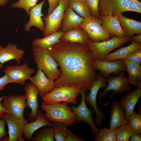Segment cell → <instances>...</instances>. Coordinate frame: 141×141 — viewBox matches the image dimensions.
Returning <instances> with one entry per match:
<instances>
[{"mask_svg": "<svg viewBox=\"0 0 141 141\" xmlns=\"http://www.w3.org/2000/svg\"><path fill=\"white\" fill-rule=\"evenodd\" d=\"M47 50L61 67V75L54 81L55 87L68 85L89 90L98 74L87 44L60 40Z\"/></svg>", "mask_w": 141, "mask_h": 141, "instance_id": "cell-1", "label": "cell"}, {"mask_svg": "<svg viewBox=\"0 0 141 141\" xmlns=\"http://www.w3.org/2000/svg\"><path fill=\"white\" fill-rule=\"evenodd\" d=\"M68 103L63 102L47 104L43 102L41 107L45 112V116L50 121L59 122L70 126L77 121L76 114L68 107Z\"/></svg>", "mask_w": 141, "mask_h": 141, "instance_id": "cell-2", "label": "cell"}, {"mask_svg": "<svg viewBox=\"0 0 141 141\" xmlns=\"http://www.w3.org/2000/svg\"><path fill=\"white\" fill-rule=\"evenodd\" d=\"M32 50L37 69L43 71L48 78L51 80H54L60 77L61 72L57 69L59 65L47 50L33 45Z\"/></svg>", "mask_w": 141, "mask_h": 141, "instance_id": "cell-3", "label": "cell"}, {"mask_svg": "<svg viewBox=\"0 0 141 141\" xmlns=\"http://www.w3.org/2000/svg\"><path fill=\"white\" fill-rule=\"evenodd\" d=\"M131 41V37L126 36L120 38L113 36L108 40L99 42H94L90 38L87 45L94 59L103 60L105 56L110 51Z\"/></svg>", "mask_w": 141, "mask_h": 141, "instance_id": "cell-4", "label": "cell"}, {"mask_svg": "<svg viewBox=\"0 0 141 141\" xmlns=\"http://www.w3.org/2000/svg\"><path fill=\"white\" fill-rule=\"evenodd\" d=\"M81 88L68 85L55 87L51 92L42 97L43 102L51 104L61 102L76 104V98L80 94Z\"/></svg>", "mask_w": 141, "mask_h": 141, "instance_id": "cell-5", "label": "cell"}, {"mask_svg": "<svg viewBox=\"0 0 141 141\" xmlns=\"http://www.w3.org/2000/svg\"><path fill=\"white\" fill-rule=\"evenodd\" d=\"M69 7V0H60L55 9L43 17V20L45 22L43 31L44 37L60 30L64 12Z\"/></svg>", "mask_w": 141, "mask_h": 141, "instance_id": "cell-6", "label": "cell"}, {"mask_svg": "<svg viewBox=\"0 0 141 141\" xmlns=\"http://www.w3.org/2000/svg\"><path fill=\"white\" fill-rule=\"evenodd\" d=\"M80 27L87 33L93 41L99 42L110 39L112 36L102 26L100 18L91 16L84 18Z\"/></svg>", "mask_w": 141, "mask_h": 141, "instance_id": "cell-7", "label": "cell"}, {"mask_svg": "<svg viewBox=\"0 0 141 141\" xmlns=\"http://www.w3.org/2000/svg\"><path fill=\"white\" fill-rule=\"evenodd\" d=\"M106 79L100 72L98 74L97 79L93 83L89 90V94L85 96V101L92 107L96 113V118L94 123L100 128L102 127L101 122L104 119V115L100 107L98 108L96 102V97L99 90L102 88H105L107 84Z\"/></svg>", "mask_w": 141, "mask_h": 141, "instance_id": "cell-8", "label": "cell"}, {"mask_svg": "<svg viewBox=\"0 0 141 141\" xmlns=\"http://www.w3.org/2000/svg\"><path fill=\"white\" fill-rule=\"evenodd\" d=\"M118 76L113 75L109 76L106 79L108 83L106 87L102 92H100L99 99L100 100L105 95L107 92L110 91H113L111 94L109 95V99L105 104L107 105L115 93L121 94L126 92L127 93L131 90V84L128 78L125 75L124 72H120Z\"/></svg>", "mask_w": 141, "mask_h": 141, "instance_id": "cell-9", "label": "cell"}, {"mask_svg": "<svg viewBox=\"0 0 141 141\" xmlns=\"http://www.w3.org/2000/svg\"><path fill=\"white\" fill-rule=\"evenodd\" d=\"M87 90L85 88L81 89L80 92L81 98V103L77 107L72 106L70 108L75 113L77 122L87 123L90 126L92 134L95 136L99 130L94 123L92 119V111L88 108L86 104L85 93Z\"/></svg>", "mask_w": 141, "mask_h": 141, "instance_id": "cell-10", "label": "cell"}, {"mask_svg": "<svg viewBox=\"0 0 141 141\" xmlns=\"http://www.w3.org/2000/svg\"><path fill=\"white\" fill-rule=\"evenodd\" d=\"M2 106L13 117L23 119L25 109L27 107L25 95H11L3 100Z\"/></svg>", "mask_w": 141, "mask_h": 141, "instance_id": "cell-11", "label": "cell"}, {"mask_svg": "<svg viewBox=\"0 0 141 141\" xmlns=\"http://www.w3.org/2000/svg\"><path fill=\"white\" fill-rule=\"evenodd\" d=\"M93 67L100 72L105 79L111 74L119 75L122 72H126V66L124 60L118 59L109 61L94 59Z\"/></svg>", "mask_w": 141, "mask_h": 141, "instance_id": "cell-12", "label": "cell"}, {"mask_svg": "<svg viewBox=\"0 0 141 141\" xmlns=\"http://www.w3.org/2000/svg\"><path fill=\"white\" fill-rule=\"evenodd\" d=\"M35 71L25 62L21 65L8 66L3 72L8 76L10 83H14L24 85L25 81L29 80L31 76Z\"/></svg>", "mask_w": 141, "mask_h": 141, "instance_id": "cell-13", "label": "cell"}, {"mask_svg": "<svg viewBox=\"0 0 141 141\" xmlns=\"http://www.w3.org/2000/svg\"><path fill=\"white\" fill-rule=\"evenodd\" d=\"M2 118L5 120L8 127V141H25L23 136L24 128L29 121L25 119H20L14 118L8 113L4 114Z\"/></svg>", "mask_w": 141, "mask_h": 141, "instance_id": "cell-14", "label": "cell"}, {"mask_svg": "<svg viewBox=\"0 0 141 141\" xmlns=\"http://www.w3.org/2000/svg\"><path fill=\"white\" fill-rule=\"evenodd\" d=\"M131 0H99L98 10L101 16H115L125 12Z\"/></svg>", "mask_w": 141, "mask_h": 141, "instance_id": "cell-15", "label": "cell"}, {"mask_svg": "<svg viewBox=\"0 0 141 141\" xmlns=\"http://www.w3.org/2000/svg\"><path fill=\"white\" fill-rule=\"evenodd\" d=\"M24 89L27 107L31 110V112L27 115L28 117V119L31 122L37 119L38 115L39 105L37 95H39V92L36 87L31 82L27 83Z\"/></svg>", "mask_w": 141, "mask_h": 141, "instance_id": "cell-16", "label": "cell"}, {"mask_svg": "<svg viewBox=\"0 0 141 141\" xmlns=\"http://www.w3.org/2000/svg\"><path fill=\"white\" fill-rule=\"evenodd\" d=\"M25 54V51L18 49L16 44L9 43L5 48L0 45V68L4 63L11 60H15L19 64Z\"/></svg>", "mask_w": 141, "mask_h": 141, "instance_id": "cell-17", "label": "cell"}, {"mask_svg": "<svg viewBox=\"0 0 141 141\" xmlns=\"http://www.w3.org/2000/svg\"><path fill=\"white\" fill-rule=\"evenodd\" d=\"M29 80L37 88L39 95L42 98L45 95L51 91L55 87L54 80L49 79L40 69H37L36 75L31 77Z\"/></svg>", "mask_w": 141, "mask_h": 141, "instance_id": "cell-18", "label": "cell"}, {"mask_svg": "<svg viewBox=\"0 0 141 141\" xmlns=\"http://www.w3.org/2000/svg\"><path fill=\"white\" fill-rule=\"evenodd\" d=\"M110 113L109 128L115 130L120 126L128 124L124 109L119 101L116 100L112 102Z\"/></svg>", "mask_w": 141, "mask_h": 141, "instance_id": "cell-19", "label": "cell"}, {"mask_svg": "<svg viewBox=\"0 0 141 141\" xmlns=\"http://www.w3.org/2000/svg\"><path fill=\"white\" fill-rule=\"evenodd\" d=\"M141 97V84L138 86L134 91H131L123 96L119 101L122 104L125 109L126 120L133 113L137 103Z\"/></svg>", "mask_w": 141, "mask_h": 141, "instance_id": "cell-20", "label": "cell"}, {"mask_svg": "<svg viewBox=\"0 0 141 141\" xmlns=\"http://www.w3.org/2000/svg\"><path fill=\"white\" fill-rule=\"evenodd\" d=\"M103 27L112 36L123 38L126 36L122 30L119 22L118 15L101 16Z\"/></svg>", "mask_w": 141, "mask_h": 141, "instance_id": "cell-21", "label": "cell"}, {"mask_svg": "<svg viewBox=\"0 0 141 141\" xmlns=\"http://www.w3.org/2000/svg\"><path fill=\"white\" fill-rule=\"evenodd\" d=\"M52 125V123L45 116L42 111L38 110L37 119L25 125L23 137L27 141H31L33 133L36 130L44 126L51 127Z\"/></svg>", "mask_w": 141, "mask_h": 141, "instance_id": "cell-22", "label": "cell"}, {"mask_svg": "<svg viewBox=\"0 0 141 141\" xmlns=\"http://www.w3.org/2000/svg\"><path fill=\"white\" fill-rule=\"evenodd\" d=\"M45 1L43 0L40 3L36 4L30 9L29 21L24 26L26 31H29L32 26H36L41 31H44L45 25L42 18L44 14L42 13V10Z\"/></svg>", "mask_w": 141, "mask_h": 141, "instance_id": "cell-23", "label": "cell"}, {"mask_svg": "<svg viewBox=\"0 0 141 141\" xmlns=\"http://www.w3.org/2000/svg\"><path fill=\"white\" fill-rule=\"evenodd\" d=\"M84 19L76 14L69 7L64 12L60 30L66 32L71 29L80 27Z\"/></svg>", "mask_w": 141, "mask_h": 141, "instance_id": "cell-24", "label": "cell"}, {"mask_svg": "<svg viewBox=\"0 0 141 141\" xmlns=\"http://www.w3.org/2000/svg\"><path fill=\"white\" fill-rule=\"evenodd\" d=\"M89 39L87 33L79 27L65 32L60 40L65 42L87 44Z\"/></svg>", "mask_w": 141, "mask_h": 141, "instance_id": "cell-25", "label": "cell"}, {"mask_svg": "<svg viewBox=\"0 0 141 141\" xmlns=\"http://www.w3.org/2000/svg\"><path fill=\"white\" fill-rule=\"evenodd\" d=\"M121 27L126 36L141 34V22L128 18L121 14L118 15Z\"/></svg>", "mask_w": 141, "mask_h": 141, "instance_id": "cell-26", "label": "cell"}, {"mask_svg": "<svg viewBox=\"0 0 141 141\" xmlns=\"http://www.w3.org/2000/svg\"><path fill=\"white\" fill-rule=\"evenodd\" d=\"M65 32L61 30L42 38H37L33 40L32 45L40 48L48 50L60 41V38Z\"/></svg>", "mask_w": 141, "mask_h": 141, "instance_id": "cell-27", "label": "cell"}, {"mask_svg": "<svg viewBox=\"0 0 141 141\" xmlns=\"http://www.w3.org/2000/svg\"><path fill=\"white\" fill-rule=\"evenodd\" d=\"M127 72L129 82L135 86L141 84V66L140 64L133 62L125 59Z\"/></svg>", "mask_w": 141, "mask_h": 141, "instance_id": "cell-28", "label": "cell"}, {"mask_svg": "<svg viewBox=\"0 0 141 141\" xmlns=\"http://www.w3.org/2000/svg\"><path fill=\"white\" fill-rule=\"evenodd\" d=\"M128 46L121 48L115 52L108 53L104 57L103 60L110 61L118 59H125L126 56L131 51L137 48H141V43L132 41Z\"/></svg>", "mask_w": 141, "mask_h": 141, "instance_id": "cell-29", "label": "cell"}, {"mask_svg": "<svg viewBox=\"0 0 141 141\" xmlns=\"http://www.w3.org/2000/svg\"><path fill=\"white\" fill-rule=\"evenodd\" d=\"M69 7L80 16L84 18L92 16L85 1L69 0Z\"/></svg>", "mask_w": 141, "mask_h": 141, "instance_id": "cell-30", "label": "cell"}, {"mask_svg": "<svg viewBox=\"0 0 141 141\" xmlns=\"http://www.w3.org/2000/svg\"><path fill=\"white\" fill-rule=\"evenodd\" d=\"M67 127L66 125L63 123L54 121L51 127L56 141H65Z\"/></svg>", "mask_w": 141, "mask_h": 141, "instance_id": "cell-31", "label": "cell"}, {"mask_svg": "<svg viewBox=\"0 0 141 141\" xmlns=\"http://www.w3.org/2000/svg\"><path fill=\"white\" fill-rule=\"evenodd\" d=\"M95 141H116L115 130L105 127L101 129L96 135Z\"/></svg>", "mask_w": 141, "mask_h": 141, "instance_id": "cell-32", "label": "cell"}, {"mask_svg": "<svg viewBox=\"0 0 141 141\" xmlns=\"http://www.w3.org/2000/svg\"><path fill=\"white\" fill-rule=\"evenodd\" d=\"M54 137L51 127H43L40 129L34 137L32 141H54Z\"/></svg>", "mask_w": 141, "mask_h": 141, "instance_id": "cell-33", "label": "cell"}, {"mask_svg": "<svg viewBox=\"0 0 141 141\" xmlns=\"http://www.w3.org/2000/svg\"><path fill=\"white\" fill-rule=\"evenodd\" d=\"M115 130L116 133V141H129L134 133L128 124L120 126Z\"/></svg>", "mask_w": 141, "mask_h": 141, "instance_id": "cell-34", "label": "cell"}, {"mask_svg": "<svg viewBox=\"0 0 141 141\" xmlns=\"http://www.w3.org/2000/svg\"><path fill=\"white\" fill-rule=\"evenodd\" d=\"M128 124L134 133H141V113L134 111L127 119Z\"/></svg>", "mask_w": 141, "mask_h": 141, "instance_id": "cell-35", "label": "cell"}, {"mask_svg": "<svg viewBox=\"0 0 141 141\" xmlns=\"http://www.w3.org/2000/svg\"><path fill=\"white\" fill-rule=\"evenodd\" d=\"M38 0H19L13 3L11 6L13 8H19L24 9L27 14L29 15L30 10L31 8L36 4Z\"/></svg>", "mask_w": 141, "mask_h": 141, "instance_id": "cell-36", "label": "cell"}, {"mask_svg": "<svg viewBox=\"0 0 141 141\" xmlns=\"http://www.w3.org/2000/svg\"><path fill=\"white\" fill-rule=\"evenodd\" d=\"M92 16L99 18L100 16L98 10L99 0H85Z\"/></svg>", "mask_w": 141, "mask_h": 141, "instance_id": "cell-37", "label": "cell"}, {"mask_svg": "<svg viewBox=\"0 0 141 141\" xmlns=\"http://www.w3.org/2000/svg\"><path fill=\"white\" fill-rule=\"evenodd\" d=\"M125 58L133 62L140 64L141 62V48H137L131 51L126 56Z\"/></svg>", "mask_w": 141, "mask_h": 141, "instance_id": "cell-38", "label": "cell"}, {"mask_svg": "<svg viewBox=\"0 0 141 141\" xmlns=\"http://www.w3.org/2000/svg\"><path fill=\"white\" fill-rule=\"evenodd\" d=\"M132 11L141 13V3L138 0H131L125 12Z\"/></svg>", "mask_w": 141, "mask_h": 141, "instance_id": "cell-39", "label": "cell"}, {"mask_svg": "<svg viewBox=\"0 0 141 141\" xmlns=\"http://www.w3.org/2000/svg\"><path fill=\"white\" fill-rule=\"evenodd\" d=\"M6 122L2 118L0 119V141H8L9 136H7L5 130Z\"/></svg>", "mask_w": 141, "mask_h": 141, "instance_id": "cell-40", "label": "cell"}, {"mask_svg": "<svg viewBox=\"0 0 141 141\" xmlns=\"http://www.w3.org/2000/svg\"><path fill=\"white\" fill-rule=\"evenodd\" d=\"M86 140L74 134L69 128H67L65 141H85Z\"/></svg>", "mask_w": 141, "mask_h": 141, "instance_id": "cell-41", "label": "cell"}, {"mask_svg": "<svg viewBox=\"0 0 141 141\" xmlns=\"http://www.w3.org/2000/svg\"><path fill=\"white\" fill-rule=\"evenodd\" d=\"M10 83V79L6 74L2 77L0 78V91H3L6 85Z\"/></svg>", "mask_w": 141, "mask_h": 141, "instance_id": "cell-42", "label": "cell"}, {"mask_svg": "<svg viewBox=\"0 0 141 141\" xmlns=\"http://www.w3.org/2000/svg\"><path fill=\"white\" fill-rule=\"evenodd\" d=\"M60 0H48L49 7L48 9L47 14L51 13L57 7L58 5Z\"/></svg>", "mask_w": 141, "mask_h": 141, "instance_id": "cell-43", "label": "cell"}, {"mask_svg": "<svg viewBox=\"0 0 141 141\" xmlns=\"http://www.w3.org/2000/svg\"><path fill=\"white\" fill-rule=\"evenodd\" d=\"M4 96L0 97V119L2 118L3 114L5 113H8V111L2 106L1 102L6 96Z\"/></svg>", "mask_w": 141, "mask_h": 141, "instance_id": "cell-44", "label": "cell"}, {"mask_svg": "<svg viewBox=\"0 0 141 141\" xmlns=\"http://www.w3.org/2000/svg\"><path fill=\"white\" fill-rule=\"evenodd\" d=\"M130 141H141V135L133 133L131 136Z\"/></svg>", "mask_w": 141, "mask_h": 141, "instance_id": "cell-45", "label": "cell"}, {"mask_svg": "<svg viewBox=\"0 0 141 141\" xmlns=\"http://www.w3.org/2000/svg\"><path fill=\"white\" fill-rule=\"evenodd\" d=\"M131 40L141 43V34H137L136 36H133L131 37Z\"/></svg>", "mask_w": 141, "mask_h": 141, "instance_id": "cell-46", "label": "cell"}, {"mask_svg": "<svg viewBox=\"0 0 141 141\" xmlns=\"http://www.w3.org/2000/svg\"><path fill=\"white\" fill-rule=\"evenodd\" d=\"M8 2V0H0V6L5 5Z\"/></svg>", "mask_w": 141, "mask_h": 141, "instance_id": "cell-47", "label": "cell"}, {"mask_svg": "<svg viewBox=\"0 0 141 141\" xmlns=\"http://www.w3.org/2000/svg\"><path fill=\"white\" fill-rule=\"evenodd\" d=\"M81 0L84 1H85V0Z\"/></svg>", "mask_w": 141, "mask_h": 141, "instance_id": "cell-48", "label": "cell"}]
</instances>
